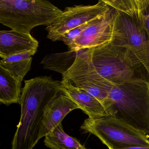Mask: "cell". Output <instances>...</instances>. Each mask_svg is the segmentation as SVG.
<instances>
[{
	"label": "cell",
	"instance_id": "19",
	"mask_svg": "<svg viewBox=\"0 0 149 149\" xmlns=\"http://www.w3.org/2000/svg\"><path fill=\"white\" fill-rule=\"evenodd\" d=\"M123 149H149V147H132Z\"/></svg>",
	"mask_w": 149,
	"mask_h": 149
},
{
	"label": "cell",
	"instance_id": "5",
	"mask_svg": "<svg viewBox=\"0 0 149 149\" xmlns=\"http://www.w3.org/2000/svg\"><path fill=\"white\" fill-rule=\"evenodd\" d=\"M63 12L48 1L0 0V23L24 33L37 26H50Z\"/></svg>",
	"mask_w": 149,
	"mask_h": 149
},
{
	"label": "cell",
	"instance_id": "10",
	"mask_svg": "<svg viewBox=\"0 0 149 149\" xmlns=\"http://www.w3.org/2000/svg\"><path fill=\"white\" fill-rule=\"evenodd\" d=\"M76 109H80L78 105L61 90L45 107L40 139L51 132L69 113Z\"/></svg>",
	"mask_w": 149,
	"mask_h": 149
},
{
	"label": "cell",
	"instance_id": "20",
	"mask_svg": "<svg viewBox=\"0 0 149 149\" xmlns=\"http://www.w3.org/2000/svg\"></svg>",
	"mask_w": 149,
	"mask_h": 149
},
{
	"label": "cell",
	"instance_id": "12",
	"mask_svg": "<svg viewBox=\"0 0 149 149\" xmlns=\"http://www.w3.org/2000/svg\"><path fill=\"white\" fill-rule=\"evenodd\" d=\"M61 82L62 91L75 103L88 118H99L108 116L103 104L95 97L67 80L62 79Z\"/></svg>",
	"mask_w": 149,
	"mask_h": 149
},
{
	"label": "cell",
	"instance_id": "4",
	"mask_svg": "<svg viewBox=\"0 0 149 149\" xmlns=\"http://www.w3.org/2000/svg\"><path fill=\"white\" fill-rule=\"evenodd\" d=\"M92 64L98 74L114 85L144 80L149 76L139 60L125 48L108 44L90 49Z\"/></svg>",
	"mask_w": 149,
	"mask_h": 149
},
{
	"label": "cell",
	"instance_id": "7",
	"mask_svg": "<svg viewBox=\"0 0 149 149\" xmlns=\"http://www.w3.org/2000/svg\"><path fill=\"white\" fill-rule=\"evenodd\" d=\"M62 79L95 97L107 112L110 105V92L113 84L103 78L95 69L91 62L90 49L78 51L74 63L62 75Z\"/></svg>",
	"mask_w": 149,
	"mask_h": 149
},
{
	"label": "cell",
	"instance_id": "3",
	"mask_svg": "<svg viewBox=\"0 0 149 149\" xmlns=\"http://www.w3.org/2000/svg\"><path fill=\"white\" fill-rule=\"evenodd\" d=\"M110 99L108 115L149 135V82L139 80L113 84Z\"/></svg>",
	"mask_w": 149,
	"mask_h": 149
},
{
	"label": "cell",
	"instance_id": "14",
	"mask_svg": "<svg viewBox=\"0 0 149 149\" xmlns=\"http://www.w3.org/2000/svg\"><path fill=\"white\" fill-rule=\"evenodd\" d=\"M37 50L15 55L0 61V66L8 71L12 75L23 81L31 69L33 57Z\"/></svg>",
	"mask_w": 149,
	"mask_h": 149
},
{
	"label": "cell",
	"instance_id": "11",
	"mask_svg": "<svg viewBox=\"0 0 149 149\" xmlns=\"http://www.w3.org/2000/svg\"><path fill=\"white\" fill-rule=\"evenodd\" d=\"M38 41L30 34L14 30L0 31V57L6 59L15 55L37 50Z\"/></svg>",
	"mask_w": 149,
	"mask_h": 149
},
{
	"label": "cell",
	"instance_id": "17",
	"mask_svg": "<svg viewBox=\"0 0 149 149\" xmlns=\"http://www.w3.org/2000/svg\"><path fill=\"white\" fill-rule=\"evenodd\" d=\"M91 21L87 22L75 28L66 32L59 38L58 41H61L63 42L64 44L69 47L74 39L78 36L80 35V34L89 26Z\"/></svg>",
	"mask_w": 149,
	"mask_h": 149
},
{
	"label": "cell",
	"instance_id": "9",
	"mask_svg": "<svg viewBox=\"0 0 149 149\" xmlns=\"http://www.w3.org/2000/svg\"><path fill=\"white\" fill-rule=\"evenodd\" d=\"M116 17V9L109 6L107 12L91 21L89 26L74 39L68 47L70 50L79 51L111 42Z\"/></svg>",
	"mask_w": 149,
	"mask_h": 149
},
{
	"label": "cell",
	"instance_id": "1",
	"mask_svg": "<svg viewBox=\"0 0 149 149\" xmlns=\"http://www.w3.org/2000/svg\"><path fill=\"white\" fill-rule=\"evenodd\" d=\"M61 81L50 77L40 76L25 81L19 104V122L12 143L11 149H33L40 140L44 110L60 91Z\"/></svg>",
	"mask_w": 149,
	"mask_h": 149
},
{
	"label": "cell",
	"instance_id": "6",
	"mask_svg": "<svg viewBox=\"0 0 149 149\" xmlns=\"http://www.w3.org/2000/svg\"><path fill=\"white\" fill-rule=\"evenodd\" d=\"M81 129L97 137L109 149L132 147H149L146 135L111 115L99 118H88Z\"/></svg>",
	"mask_w": 149,
	"mask_h": 149
},
{
	"label": "cell",
	"instance_id": "13",
	"mask_svg": "<svg viewBox=\"0 0 149 149\" xmlns=\"http://www.w3.org/2000/svg\"><path fill=\"white\" fill-rule=\"evenodd\" d=\"M22 80L0 66V102L5 105L19 103Z\"/></svg>",
	"mask_w": 149,
	"mask_h": 149
},
{
	"label": "cell",
	"instance_id": "15",
	"mask_svg": "<svg viewBox=\"0 0 149 149\" xmlns=\"http://www.w3.org/2000/svg\"><path fill=\"white\" fill-rule=\"evenodd\" d=\"M45 137V145L52 149H88L77 139L64 132L62 123Z\"/></svg>",
	"mask_w": 149,
	"mask_h": 149
},
{
	"label": "cell",
	"instance_id": "8",
	"mask_svg": "<svg viewBox=\"0 0 149 149\" xmlns=\"http://www.w3.org/2000/svg\"><path fill=\"white\" fill-rule=\"evenodd\" d=\"M109 8L104 0L92 6H76L66 7L62 14L50 26H47V37L53 42L58 41L63 34L93 20Z\"/></svg>",
	"mask_w": 149,
	"mask_h": 149
},
{
	"label": "cell",
	"instance_id": "16",
	"mask_svg": "<svg viewBox=\"0 0 149 149\" xmlns=\"http://www.w3.org/2000/svg\"><path fill=\"white\" fill-rule=\"evenodd\" d=\"M78 51L69 50L63 53L47 55L41 62L44 69L53 70L62 74L66 73L75 61Z\"/></svg>",
	"mask_w": 149,
	"mask_h": 149
},
{
	"label": "cell",
	"instance_id": "2",
	"mask_svg": "<svg viewBox=\"0 0 149 149\" xmlns=\"http://www.w3.org/2000/svg\"><path fill=\"white\" fill-rule=\"evenodd\" d=\"M116 10L111 43L130 50L149 76V37L144 21V0H104Z\"/></svg>",
	"mask_w": 149,
	"mask_h": 149
},
{
	"label": "cell",
	"instance_id": "18",
	"mask_svg": "<svg viewBox=\"0 0 149 149\" xmlns=\"http://www.w3.org/2000/svg\"><path fill=\"white\" fill-rule=\"evenodd\" d=\"M143 13L144 21L149 37V0H144Z\"/></svg>",
	"mask_w": 149,
	"mask_h": 149
}]
</instances>
